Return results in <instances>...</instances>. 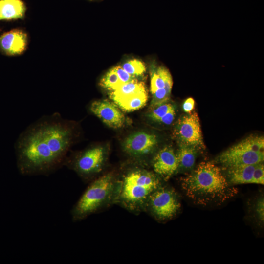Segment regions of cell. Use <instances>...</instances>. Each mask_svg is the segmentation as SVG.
Returning a JSON list of instances; mask_svg holds the SVG:
<instances>
[{
    "instance_id": "obj_1",
    "label": "cell",
    "mask_w": 264,
    "mask_h": 264,
    "mask_svg": "<svg viewBox=\"0 0 264 264\" xmlns=\"http://www.w3.org/2000/svg\"><path fill=\"white\" fill-rule=\"evenodd\" d=\"M73 127L60 114L43 116L19 135L15 148L20 173L47 175L64 165L72 143Z\"/></svg>"
},
{
    "instance_id": "obj_2",
    "label": "cell",
    "mask_w": 264,
    "mask_h": 264,
    "mask_svg": "<svg viewBox=\"0 0 264 264\" xmlns=\"http://www.w3.org/2000/svg\"><path fill=\"white\" fill-rule=\"evenodd\" d=\"M186 195L195 203L207 205L223 202L233 196L236 191L220 169L210 162H202L181 180Z\"/></svg>"
},
{
    "instance_id": "obj_3",
    "label": "cell",
    "mask_w": 264,
    "mask_h": 264,
    "mask_svg": "<svg viewBox=\"0 0 264 264\" xmlns=\"http://www.w3.org/2000/svg\"><path fill=\"white\" fill-rule=\"evenodd\" d=\"M119 182L117 201L133 211L145 209L151 194L161 186L160 181L155 174L143 169L129 171Z\"/></svg>"
},
{
    "instance_id": "obj_4",
    "label": "cell",
    "mask_w": 264,
    "mask_h": 264,
    "mask_svg": "<svg viewBox=\"0 0 264 264\" xmlns=\"http://www.w3.org/2000/svg\"><path fill=\"white\" fill-rule=\"evenodd\" d=\"M120 182L110 173L95 179L88 187L71 211L72 219L80 220L117 201Z\"/></svg>"
},
{
    "instance_id": "obj_5",
    "label": "cell",
    "mask_w": 264,
    "mask_h": 264,
    "mask_svg": "<svg viewBox=\"0 0 264 264\" xmlns=\"http://www.w3.org/2000/svg\"><path fill=\"white\" fill-rule=\"evenodd\" d=\"M264 160V136L251 135L223 152L217 160L227 168L240 165L256 164Z\"/></svg>"
},
{
    "instance_id": "obj_6",
    "label": "cell",
    "mask_w": 264,
    "mask_h": 264,
    "mask_svg": "<svg viewBox=\"0 0 264 264\" xmlns=\"http://www.w3.org/2000/svg\"><path fill=\"white\" fill-rule=\"evenodd\" d=\"M106 157L103 147H91L70 158L66 157L64 165L72 168L84 179H89L102 170Z\"/></svg>"
},
{
    "instance_id": "obj_7",
    "label": "cell",
    "mask_w": 264,
    "mask_h": 264,
    "mask_svg": "<svg viewBox=\"0 0 264 264\" xmlns=\"http://www.w3.org/2000/svg\"><path fill=\"white\" fill-rule=\"evenodd\" d=\"M180 206L175 191L170 188L160 186L151 194L145 208L157 219L165 220L174 216Z\"/></svg>"
},
{
    "instance_id": "obj_8",
    "label": "cell",
    "mask_w": 264,
    "mask_h": 264,
    "mask_svg": "<svg viewBox=\"0 0 264 264\" xmlns=\"http://www.w3.org/2000/svg\"><path fill=\"white\" fill-rule=\"evenodd\" d=\"M173 135L179 144L191 146L197 149L204 147L199 119L196 112L188 113L179 118L175 127Z\"/></svg>"
},
{
    "instance_id": "obj_9",
    "label": "cell",
    "mask_w": 264,
    "mask_h": 264,
    "mask_svg": "<svg viewBox=\"0 0 264 264\" xmlns=\"http://www.w3.org/2000/svg\"><path fill=\"white\" fill-rule=\"evenodd\" d=\"M89 110L110 128L118 129L124 125L125 117L118 106L107 99L92 102L89 106Z\"/></svg>"
},
{
    "instance_id": "obj_10",
    "label": "cell",
    "mask_w": 264,
    "mask_h": 264,
    "mask_svg": "<svg viewBox=\"0 0 264 264\" xmlns=\"http://www.w3.org/2000/svg\"><path fill=\"white\" fill-rule=\"evenodd\" d=\"M157 144L155 135L139 132L130 135L124 143V150L135 157L144 156L153 150Z\"/></svg>"
},
{
    "instance_id": "obj_11",
    "label": "cell",
    "mask_w": 264,
    "mask_h": 264,
    "mask_svg": "<svg viewBox=\"0 0 264 264\" xmlns=\"http://www.w3.org/2000/svg\"><path fill=\"white\" fill-rule=\"evenodd\" d=\"M152 165L154 171L167 180L178 170L177 155L172 147H164L154 157Z\"/></svg>"
},
{
    "instance_id": "obj_12",
    "label": "cell",
    "mask_w": 264,
    "mask_h": 264,
    "mask_svg": "<svg viewBox=\"0 0 264 264\" xmlns=\"http://www.w3.org/2000/svg\"><path fill=\"white\" fill-rule=\"evenodd\" d=\"M27 35L23 30L12 29L0 36V51L7 56L21 54L27 45Z\"/></svg>"
},
{
    "instance_id": "obj_13",
    "label": "cell",
    "mask_w": 264,
    "mask_h": 264,
    "mask_svg": "<svg viewBox=\"0 0 264 264\" xmlns=\"http://www.w3.org/2000/svg\"><path fill=\"white\" fill-rule=\"evenodd\" d=\"M173 79L169 70L163 66H152L150 70V91L154 93L157 90L165 88L171 93Z\"/></svg>"
},
{
    "instance_id": "obj_14",
    "label": "cell",
    "mask_w": 264,
    "mask_h": 264,
    "mask_svg": "<svg viewBox=\"0 0 264 264\" xmlns=\"http://www.w3.org/2000/svg\"><path fill=\"white\" fill-rule=\"evenodd\" d=\"M256 164L240 165L227 167L228 182L232 184L252 183Z\"/></svg>"
},
{
    "instance_id": "obj_15",
    "label": "cell",
    "mask_w": 264,
    "mask_h": 264,
    "mask_svg": "<svg viewBox=\"0 0 264 264\" xmlns=\"http://www.w3.org/2000/svg\"><path fill=\"white\" fill-rule=\"evenodd\" d=\"M26 10V6L22 0H0V20L23 18Z\"/></svg>"
},
{
    "instance_id": "obj_16",
    "label": "cell",
    "mask_w": 264,
    "mask_h": 264,
    "mask_svg": "<svg viewBox=\"0 0 264 264\" xmlns=\"http://www.w3.org/2000/svg\"><path fill=\"white\" fill-rule=\"evenodd\" d=\"M145 91H146V88L144 83L134 79L122 84L116 89L111 91L110 97L116 103Z\"/></svg>"
},
{
    "instance_id": "obj_17",
    "label": "cell",
    "mask_w": 264,
    "mask_h": 264,
    "mask_svg": "<svg viewBox=\"0 0 264 264\" xmlns=\"http://www.w3.org/2000/svg\"><path fill=\"white\" fill-rule=\"evenodd\" d=\"M197 149L184 144H179V148L176 154L178 161V170H188L195 164Z\"/></svg>"
},
{
    "instance_id": "obj_18",
    "label": "cell",
    "mask_w": 264,
    "mask_h": 264,
    "mask_svg": "<svg viewBox=\"0 0 264 264\" xmlns=\"http://www.w3.org/2000/svg\"><path fill=\"white\" fill-rule=\"evenodd\" d=\"M147 100L148 93L146 90L114 103L123 110L131 112L144 107L146 105Z\"/></svg>"
},
{
    "instance_id": "obj_19",
    "label": "cell",
    "mask_w": 264,
    "mask_h": 264,
    "mask_svg": "<svg viewBox=\"0 0 264 264\" xmlns=\"http://www.w3.org/2000/svg\"><path fill=\"white\" fill-rule=\"evenodd\" d=\"M121 66L127 73L135 78L143 76L146 72L144 64L136 59L127 61Z\"/></svg>"
},
{
    "instance_id": "obj_20",
    "label": "cell",
    "mask_w": 264,
    "mask_h": 264,
    "mask_svg": "<svg viewBox=\"0 0 264 264\" xmlns=\"http://www.w3.org/2000/svg\"><path fill=\"white\" fill-rule=\"evenodd\" d=\"M123 84L119 80L114 67L110 69L101 79L100 86L106 89L113 91Z\"/></svg>"
},
{
    "instance_id": "obj_21",
    "label": "cell",
    "mask_w": 264,
    "mask_h": 264,
    "mask_svg": "<svg viewBox=\"0 0 264 264\" xmlns=\"http://www.w3.org/2000/svg\"><path fill=\"white\" fill-rule=\"evenodd\" d=\"M174 108L172 104L167 102L159 105L153 108L149 114V117L154 121L158 122L162 117Z\"/></svg>"
},
{
    "instance_id": "obj_22",
    "label": "cell",
    "mask_w": 264,
    "mask_h": 264,
    "mask_svg": "<svg viewBox=\"0 0 264 264\" xmlns=\"http://www.w3.org/2000/svg\"><path fill=\"white\" fill-rule=\"evenodd\" d=\"M252 183L264 184V166L263 162L256 164L253 173Z\"/></svg>"
},
{
    "instance_id": "obj_23",
    "label": "cell",
    "mask_w": 264,
    "mask_h": 264,
    "mask_svg": "<svg viewBox=\"0 0 264 264\" xmlns=\"http://www.w3.org/2000/svg\"><path fill=\"white\" fill-rule=\"evenodd\" d=\"M114 70L119 79L120 81L122 83H127L130 82L135 78L128 73H127L121 66H118L115 67H114Z\"/></svg>"
},
{
    "instance_id": "obj_24",
    "label": "cell",
    "mask_w": 264,
    "mask_h": 264,
    "mask_svg": "<svg viewBox=\"0 0 264 264\" xmlns=\"http://www.w3.org/2000/svg\"><path fill=\"white\" fill-rule=\"evenodd\" d=\"M175 116V108H174L162 117L158 122L166 125H170L174 121Z\"/></svg>"
},
{
    "instance_id": "obj_25",
    "label": "cell",
    "mask_w": 264,
    "mask_h": 264,
    "mask_svg": "<svg viewBox=\"0 0 264 264\" xmlns=\"http://www.w3.org/2000/svg\"><path fill=\"white\" fill-rule=\"evenodd\" d=\"M256 211L259 220L264 222V200L263 198H260L256 205Z\"/></svg>"
},
{
    "instance_id": "obj_26",
    "label": "cell",
    "mask_w": 264,
    "mask_h": 264,
    "mask_svg": "<svg viewBox=\"0 0 264 264\" xmlns=\"http://www.w3.org/2000/svg\"><path fill=\"white\" fill-rule=\"evenodd\" d=\"M195 106V100L190 97L187 98L183 103L182 108L185 112L190 113L194 109Z\"/></svg>"
},
{
    "instance_id": "obj_27",
    "label": "cell",
    "mask_w": 264,
    "mask_h": 264,
    "mask_svg": "<svg viewBox=\"0 0 264 264\" xmlns=\"http://www.w3.org/2000/svg\"><path fill=\"white\" fill-rule=\"evenodd\" d=\"M91 1H97V0H90Z\"/></svg>"
}]
</instances>
